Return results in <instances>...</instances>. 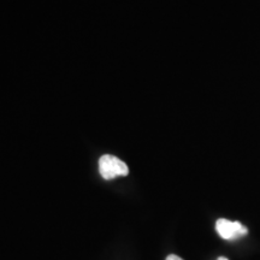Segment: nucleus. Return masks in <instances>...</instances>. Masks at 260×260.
Here are the masks:
<instances>
[{
    "mask_svg": "<svg viewBox=\"0 0 260 260\" xmlns=\"http://www.w3.org/2000/svg\"><path fill=\"white\" fill-rule=\"evenodd\" d=\"M99 171L100 175L105 180H112L117 176H126L129 169L124 161L113 155L106 154L103 155L99 160Z\"/></svg>",
    "mask_w": 260,
    "mask_h": 260,
    "instance_id": "obj_1",
    "label": "nucleus"
},
{
    "mask_svg": "<svg viewBox=\"0 0 260 260\" xmlns=\"http://www.w3.org/2000/svg\"><path fill=\"white\" fill-rule=\"evenodd\" d=\"M216 230L224 240L239 239L247 234V228L243 226L240 222H230V220L223 218L217 220Z\"/></svg>",
    "mask_w": 260,
    "mask_h": 260,
    "instance_id": "obj_2",
    "label": "nucleus"
},
{
    "mask_svg": "<svg viewBox=\"0 0 260 260\" xmlns=\"http://www.w3.org/2000/svg\"><path fill=\"white\" fill-rule=\"evenodd\" d=\"M167 260H183L182 258H180V256L178 255H175V254H171V255H169L168 258H167Z\"/></svg>",
    "mask_w": 260,
    "mask_h": 260,
    "instance_id": "obj_3",
    "label": "nucleus"
},
{
    "mask_svg": "<svg viewBox=\"0 0 260 260\" xmlns=\"http://www.w3.org/2000/svg\"><path fill=\"white\" fill-rule=\"evenodd\" d=\"M218 260H228L226 258H218Z\"/></svg>",
    "mask_w": 260,
    "mask_h": 260,
    "instance_id": "obj_4",
    "label": "nucleus"
}]
</instances>
